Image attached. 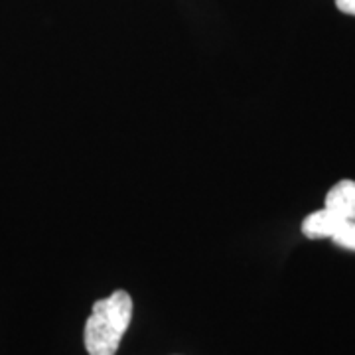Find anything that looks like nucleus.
<instances>
[{
	"instance_id": "obj_1",
	"label": "nucleus",
	"mask_w": 355,
	"mask_h": 355,
	"mask_svg": "<svg viewBox=\"0 0 355 355\" xmlns=\"http://www.w3.org/2000/svg\"><path fill=\"white\" fill-rule=\"evenodd\" d=\"M132 318V298L125 291H114L97 300L85 324V347L89 355H114Z\"/></svg>"
},
{
	"instance_id": "obj_2",
	"label": "nucleus",
	"mask_w": 355,
	"mask_h": 355,
	"mask_svg": "<svg viewBox=\"0 0 355 355\" xmlns=\"http://www.w3.org/2000/svg\"><path fill=\"white\" fill-rule=\"evenodd\" d=\"M302 233L308 239H331L334 245L355 251V219H338L326 207L306 217Z\"/></svg>"
},
{
	"instance_id": "obj_3",
	"label": "nucleus",
	"mask_w": 355,
	"mask_h": 355,
	"mask_svg": "<svg viewBox=\"0 0 355 355\" xmlns=\"http://www.w3.org/2000/svg\"><path fill=\"white\" fill-rule=\"evenodd\" d=\"M328 211H331L338 219H355V182L342 180L338 182L326 196Z\"/></svg>"
},
{
	"instance_id": "obj_4",
	"label": "nucleus",
	"mask_w": 355,
	"mask_h": 355,
	"mask_svg": "<svg viewBox=\"0 0 355 355\" xmlns=\"http://www.w3.org/2000/svg\"><path fill=\"white\" fill-rule=\"evenodd\" d=\"M338 10H342L343 14L355 16V0H336Z\"/></svg>"
}]
</instances>
